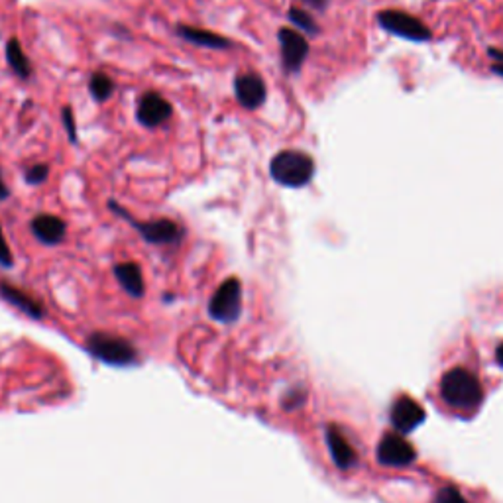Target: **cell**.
Wrapping results in <instances>:
<instances>
[{"instance_id": "7", "label": "cell", "mask_w": 503, "mask_h": 503, "mask_svg": "<svg viewBox=\"0 0 503 503\" xmlns=\"http://www.w3.org/2000/svg\"><path fill=\"white\" fill-rule=\"evenodd\" d=\"M279 50H281V64H284L286 73H299L307 55H309V42L303 34L293 28H279L277 32Z\"/></svg>"}, {"instance_id": "4", "label": "cell", "mask_w": 503, "mask_h": 503, "mask_svg": "<svg viewBox=\"0 0 503 503\" xmlns=\"http://www.w3.org/2000/svg\"><path fill=\"white\" fill-rule=\"evenodd\" d=\"M242 313V284L238 277H228L218 286L208 301V315L218 323H235Z\"/></svg>"}, {"instance_id": "14", "label": "cell", "mask_w": 503, "mask_h": 503, "mask_svg": "<svg viewBox=\"0 0 503 503\" xmlns=\"http://www.w3.org/2000/svg\"><path fill=\"white\" fill-rule=\"evenodd\" d=\"M327 445L330 454H333V460L340 470H348L358 460V454L348 443V438L342 435L337 427L327 428Z\"/></svg>"}, {"instance_id": "11", "label": "cell", "mask_w": 503, "mask_h": 503, "mask_svg": "<svg viewBox=\"0 0 503 503\" xmlns=\"http://www.w3.org/2000/svg\"><path fill=\"white\" fill-rule=\"evenodd\" d=\"M30 228H32L34 238L42 242L44 246H57V244L64 242L67 236L65 220L55 216V215H47V213L35 215L32 218Z\"/></svg>"}, {"instance_id": "22", "label": "cell", "mask_w": 503, "mask_h": 503, "mask_svg": "<svg viewBox=\"0 0 503 503\" xmlns=\"http://www.w3.org/2000/svg\"><path fill=\"white\" fill-rule=\"evenodd\" d=\"M435 503H468V501L464 499V496L458 492L457 488L447 486V488H443V489H440V492L437 494Z\"/></svg>"}, {"instance_id": "10", "label": "cell", "mask_w": 503, "mask_h": 503, "mask_svg": "<svg viewBox=\"0 0 503 503\" xmlns=\"http://www.w3.org/2000/svg\"><path fill=\"white\" fill-rule=\"evenodd\" d=\"M427 419V413L409 396H399L391 405V423L399 433H411Z\"/></svg>"}, {"instance_id": "2", "label": "cell", "mask_w": 503, "mask_h": 503, "mask_svg": "<svg viewBox=\"0 0 503 503\" xmlns=\"http://www.w3.org/2000/svg\"><path fill=\"white\" fill-rule=\"evenodd\" d=\"M269 176L281 187L301 189L309 186L315 176V162L301 150H281L269 162Z\"/></svg>"}, {"instance_id": "18", "label": "cell", "mask_w": 503, "mask_h": 503, "mask_svg": "<svg viewBox=\"0 0 503 503\" xmlns=\"http://www.w3.org/2000/svg\"><path fill=\"white\" fill-rule=\"evenodd\" d=\"M115 91H116V83L113 77L108 75V73H105V71L93 73L89 79V93L96 103L108 101L110 96L115 95Z\"/></svg>"}, {"instance_id": "25", "label": "cell", "mask_w": 503, "mask_h": 503, "mask_svg": "<svg viewBox=\"0 0 503 503\" xmlns=\"http://www.w3.org/2000/svg\"><path fill=\"white\" fill-rule=\"evenodd\" d=\"M305 401V394L303 391H291V396L286 399V407L289 409H296L299 407V405Z\"/></svg>"}, {"instance_id": "16", "label": "cell", "mask_w": 503, "mask_h": 503, "mask_svg": "<svg viewBox=\"0 0 503 503\" xmlns=\"http://www.w3.org/2000/svg\"><path fill=\"white\" fill-rule=\"evenodd\" d=\"M115 276L118 279V284L122 286L128 296L132 297H142L146 291V284H144V276L142 269L138 264L134 262H122L115 266Z\"/></svg>"}, {"instance_id": "5", "label": "cell", "mask_w": 503, "mask_h": 503, "mask_svg": "<svg viewBox=\"0 0 503 503\" xmlns=\"http://www.w3.org/2000/svg\"><path fill=\"white\" fill-rule=\"evenodd\" d=\"M87 348L95 358H99L110 366H130L136 360V350H134L130 342L113 335H91L87 340Z\"/></svg>"}, {"instance_id": "8", "label": "cell", "mask_w": 503, "mask_h": 503, "mask_svg": "<svg viewBox=\"0 0 503 503\" xmlns=\"http://www.w3.org/2000/svg\"><path fill=\"white\" fill-rule=\"evenodd\" d=\"M174 116V106L156 91L142 95L136 105V120L144 128H159Z\"/></svg>"}, {"instance_id": "1", "label": "cell", "mask_w": 503, "mask_h": 503, "mask_svg": "<svg viewBox=\"0 0 503 503\" xmlns=\"http://www.w3.org/2000/svg\"><path fill=\"white\" fill-rule=\"evenodd\" d=\"M440 396L457 411H476L484 399L480 379L466 367H452L440 379Z\"/></svg>"}, {"instance_id": "28", "label": "cell", "mask_w": 503, "mask_h": 503, "mask_svg": "<svg viewBox=\"0 0 503 503\" xmlns=\"http://www.w3.org/2000/svg\"><path fill=\"white\" fill-rule=\"evenodd\" d=\"M496 360H498L499 366H503V342H501V345L496 350Z\"/></svg>"}, {"instance_id": "9", "label": "cell", "mask_w": 503, "mask_h": 503, "mask_svg": "<svg viewBox=\"0 0 503 503\" xmlns=\"http://www.w3.org/2000/svg\"><path fill=\"white\" fill-rule=\"evenodd\" d=\"M235 96L242 108L256 110L267 99V87L262 75L254 71H244L235 79Z\"/></svg>"}, {"instance_id": "15", "label": "cell", "mask_w": 503, "mask_h": 503, "mask_svg": "<svg viewBox=\"0 0 503 503\" xmlns=\"http://www.w3.org/2000/svg\"><path fill=\"white\" fill-rule=\"evenodd\" d=\"M0 297L8 301L10 305H15L16 309L24 311L32 318H42L44 317V307L38 299H34L28 296L26 291H22L15 287L12 284H6V281H0Z\"/></svg>"}, {"instance_id": "13", "label": "cell", "mask_w": 503, "mask_h": 503, "mask_svg": "<svg viewBox=\"0 0 503 503\" xmlns=\"http://www.w3.org/2000/svg\"><path fill=\"white\" fill-rule=\"evenodd\" d=\"M176 32L181 40H186L193 45L206 47V50H228V47H232V42L226 38V35H220L211 30H203V28L187 26V24H179Z\"/></svg>"}, {"instance_id": "27", "label": "cell", "mask_w": 503, "mask_h": 503, "mask_svg": "<svg viewBox=\"0 0 503 503\" xmlns=\"http://www.w3.org/2000/svg\"><path fill=\"white\" fill-rule=\"evenodd\" d=\"M303 3H307V5L313 6V8L325 10V8H327V5H328V0H303Z\"/></svg>"}, {"instance_id": "19", "label": "cell", "mask_w": 503, "mask_h": 503, "mask_svg": "<svg viewBox=\"0 0 503 503\" xmlns=\"http://www.w3.org/2000/svg\"><path fill=\"white\" fill-rule=\"evenodd\" d=\"M287 18H289V22L293 24V26L299 28L301 32L309 34V35H317L318 34L317 22H315V18L307 10H303V8H289Z\"/></svg>"}, {"instance_id": "26", "label": "cell", "mask_w": 503, "mask_h": 503, "mask_svg": "<svg viewBox=\"0 0 503 503\" xmlns=\"http://www.w3.org/2000/svg\"><path fill=\"white\" fill-rule=\"evenodd\" d=\"M10 197V189L6 187V183L3 179V174H0V203L6 201Z\"/></svg>"}, {"instance_id": "17", "label": "cell", "mask_w": 503, "mask_h": 503, "mask_svg": "<svg viewBox=\"0 0 503 503\" xmlns=\"http://www.w3.org/2000/svg\"><path fill=\"white\" fill-rule=\"evenodd\" d=\"M5 54H6L8 65H10L12 71L16 73V77H20V79H24V81H28V79L32 77V64H30L28 55L24 54L18 38H10V40H8Z\"/></svg>"}, {"instance_id": "3", "label": "cell", "mask_w": 503, "mask_h": 503, "mask_svg": "<svg viewBox=\"0 0 503 503\" xmlns=\"http://www.w3.org/2000/svg\"><path fill=\"white\" fill-rule=\"evenodd\" d=\"M108 206L113 208V213L120 218L128 220L132 228L138 232L140 238L146 244H152V246H177V244L186 236V230L179 226L176 220L171 218H156V220H136L125 206L118 203L110 201Z\"/></svg>"}, {"instance_id": "21", "label": "cell", "mask_w": 503, "mask_h": 503, "mask_svg": "<svg viewBox=\"0 0 503 503\" xmlns=\"http://www.w3.org/2000/svg\"><path fill=\"white\" fill-rule=\"evenodd\" d=\"M61 122H64V128L67 132V138L71 144H77V120H75V113H73L71 106H64L61 110Z\"/></svg>"}, {"instance_id": "24", "label": "cell", "mask_w": 503, "mask_h": 503, "mask_svg": "<svg viewBox=\"0 0 503 503\" xmlns=\"http://www.w3.org/2000/svg\"><path fill=\"white\" fill-rule=\"evenodd\" d=\"M488 57L492 59V71L496 75L503 77V50H498V47H489Z\"/></svg>"}, {"instance_id": "23", "label": "cell", "mask_w": 503, "mask_h": 503, "mask_svg": "<svg viewBox=\"0 0 503 503\" xmlns=\"http://www.w3.org/2000/svg\"><path fill=\"white\" fill-rule=\"evenodd\" d=\"M0 266H3V267L15 266V256H12V250H10L8 242H6L3 226H0Z\"/></svg>"}, {"instance_id": "20", "label": "cell", "mask_w": 503, "mask_h": 503, "mask_svg": "<svg viewBox=\"0 0 503 503\" xmlns=\"http://www.w3.org/2000/svg\"><path fill=\"white\" fill-rule=\"evenodd\" d=\"M50 177V166L47 164H34L26 171H24V179L28 186H42Z\"/></svg>"}, {"instance_id": "12", "label": "cell", "mask_w": 503, "mask_h": 503, "mask_svg": "<svg viewBox=\"0 0 503 503\" xmlns=\"http://www.w3.org/2000/svg\"><path fill=\"white\" fill-rule=\"evenodd\" d=\"M415 457L413 445L399 435H386L377 447V460L386 466H409Z\"/></svg>"}, {"instance_id": "6", "label": "cell", "mask_w": 503, "mask_h": 503, "mask_svg": "<svg viewBox=\"0 0 503 503\" xmlns=\"http://www.w3.org/2000/svg\"><path fill=\"white\" fill-rule=\"evenodd\" d=\"M377 24L386 32L409 42H428L433 38V32L419 18L401 10H382L377 15Z\"/></svg>"}]
</instances>
